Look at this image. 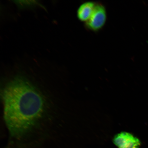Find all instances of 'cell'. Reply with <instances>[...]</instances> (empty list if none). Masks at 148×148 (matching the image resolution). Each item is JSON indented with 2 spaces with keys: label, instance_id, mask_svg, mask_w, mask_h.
<instances>
[{
  "label": "cell",
  "instance_id": "obj_1",
  "mask_svg": "<svg viewBox=\"0 0 148 148\" xmlns=\"http://www.w3.org/2000/svg\"><path fill=\"white\" fill-rule=\"evenodd\" d=\"M4 118L10 134L19 138L28 133L41 118L45 103L41 94L25 77H14L3 93Z\"/></svg>",
  "mask_w": 148,
  "mask_h": 148
},
{
  "label": "cell",
  "instance_id": "obj_2",
  "mask_svg": "<svg viewBox=\"0 0 148 148\" xmlns=\"http://www.w3.org/2000/svg\"><path fill=\"white\" fill-rule=\"evenodd\" d=\"M106 20V9L103 5L97 3L90 19L86 23V27L92 31H99L104 25Z\"/></svg>",
  "mask_w": 148,
  "mask_h": 148
},
{
  "label": "cell",
  "instance_id": "obj_3",
  "mask_svg": "<svg viewBox=\"0 0 148 148\" xmlns=\"http://www.w3.org/2000/svg\"><path fill=\"white\" fill-rule=\"evenodd\" d=\"M113 142L118 148H139L140 142L130 133L123 132L114 136Z\"/></svg>",
  "mask_w": 148,
  "mask_h": 148
},
{
  "label": "cell",
  "instance_id": "obj_4",
  "mask_svg": "<svg viewBox=\"0 0 148 148\" xmlns=\"http://www.w3.org/2000/svg\"><path fill=\"white\" fill-rule=\"evenodd\" d=\"M96 3L92 1L84 3L79 7L77 11V16L81 21L86 23L93 12Z\"/></svg>",
  "mask_w": 148,
  "mask_h": 148
}]
</instances>
